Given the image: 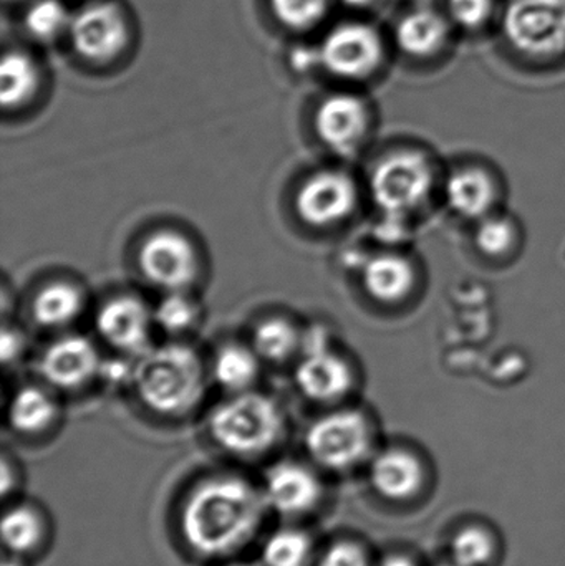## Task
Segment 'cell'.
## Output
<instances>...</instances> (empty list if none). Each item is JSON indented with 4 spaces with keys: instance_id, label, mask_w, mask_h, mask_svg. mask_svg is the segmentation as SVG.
<instances>
[{
    "instance_id": "obj_1",
    "label": "cell",
    "mask_w": 565,
    "mask_h": 566,
    "mask_svg": "<svg viewBox=\"0 0 565 566\" xmlns=\"http://www.w3.org/2000/svg\"><path fill=\"white\" fill-rule=\"evenodd\" d=\"M269 511L264 492L248 479L209 475L182 502V538L202 558H224L241 552L261 531Z\"/></svg>"
},
{
    "instance_id": "obj_2",
    "label": "cell",
    "mask_w": 565,
    "mask_h": 566,
    "mask_svg": "<svg viewBox=\"0 0 565 566\" xmlns=\"http://www.w3.org/2000/svg\"><path fill=\"white\" fill-rule=\"evenodd\" d=\"M209 385L208 361L186 339H166L133 358L129 388L159 418L191 415L205 401Z\"/></svg>"
},
{
    "instance_id": "obj_3",
    "label": "cell",
    "mask_w": 565,
    "mask_h": 566,
    "mask_svg": "<svg viewBox=\"0 0 565 566\" xmlns=\"http://www.w3.org/2000/svg\"><path fill=\"white\" fill-rule=\"evenodd\" d=\"M208 431L228 454L261 458L281 444L287 431V418L278 399L251 389L226 395L209 412Z\"/></svg>"
},
{
    "instance_id": "obj_4",
    "label": "cell",
    "mask_w": 565,
    "mask_h": 566,
    "mask_svg": "<svg viewBox=\"0 0 565 566\" xmlns=\"http://www.w3.org/2000/svg\"><path fill=\"white\" fill-rule=\"evenodd\" d=\"M66 43L93 69H109L133 49L135 23L122 0H85L73 10Z\"/></svg>"
},
{
    "instance_id": "obj_5",
    "label": "cell",
    "mask_w": 565,
    "mask_h": 566,
    "mask_svg": "<svg viewBox=\"0 0 565 566\" xmlns=\"http://www.w3.org/2000/svg\"><path fill=\"white\" fill-rule=\"evenodd\" d=\"M292 365L295 388L315 405L341 406L357 388V369L325 323L305 326L301 355Z\"/></svg>"
},
{
    "instance_id": "obj_6",
    "label": "cell",
    "mask_w": 565,
    "mask_h": 566,
    "mask_svg": "<svg viewBox=\"0 0 565 566\" xmlns=\"http://www.w3.org/2000/svg\"><path fill=\"white\" fill-rule=\"evenodd\" d=\"M304 442L315 464L350 471L374 458L375 428L362 409L335 406L311 422Z\"/></svg>"
},
{
    "instance_id": "obj_7",
    "label": "cell",
    "mask_w": 565,
    "mask_h": 566,
    "mask_svg": "<svg viewBox=\"0 0 565 566\" xmlns=\"http://www.w3.org/2000/svg\"><path fill=\"white\" fill-rule=\"evenodd\" d=\"M437 186L433 161L421 149H398L370 172V195L381 214L410 219L430 201Z\"/></svg>"
},
{
    "instance_id": "obj_8",
    "label": "cell",
    "mask_w": 565,
    "mask_h": 566,
    "mask_svg": "<svg viewBox=\"0 0 565 566\" xmlns=\"http://www.w3.org/2000/svg\"><path fill=\"white\" fill-rule=\"evenodd\" d=\"M322 72L347 83H362L380 72L387 56L384 35L365 20L335 23L317 43Z\"/></svg>"
},
{
    "instance_id": "obj_9",
    "label": "cell",
    "mask_w": 565,
    "mask_h": 566,
    "mask_svg": "<svg viewBox=\"0 0 565 566\" xmlns=\"http://www.w3.org/2000/svg\"><path fill=\"white\" fill-rule=\"evenodd\" d=\"M136 268L159 292L196 290L202 274L201 254L196 242L178 229L149 232L136 251Z\"/></svg>"
},
{
    "instance_id": "obj_10",
    "label": "cell",
    "mask_w": 565,
    "mask_h": 566,
    "mask_svg": "<svg viewBox=\"0 0 565 566\" xmlns=\"http://www.w3.org/2000/svg\"><path fill=\"white\" fill-rule=\"evenodd\" d=\"M360 206L357 179L342 168H322L302 179L294 192V212L317 231L341 228Z\"/></svg>"
},
{
    "instance_id": "obj_11",
    "label": "cell",
    "mask_w": 565,
    "mask_h": 566,
    "mask_svg": "<svg viewBox=\"0 0 565 566\" xmlns=\"http://www.w3.org/2000/svg\"><path fill=\"white\" fill-rule=\"evenodd\" d=\"M508 43L536 60L565 53V0H508L503 13Z\"/></svg>"
},
{
    "instance_id": "obj_12",
    "label": "cell",
    "mask_w": 565,
    "mask_h": 566,
    "mask_svg": "<svg viewBox=\"0 0 565 566\" xmlns=\"http://www.w3.org/2000/svg\"><path fill=\"white\" fill-rule=\"evenodd\" d=\"M106 358L98 343L76 332L56 333L36 358L40 381L56 392H79L102 381Z\"/></svg>"
},
{
    "instance_id": "obj_13",
    "label": "cell",
    "mask_w": 565,
    "mask_h": 566,
    "mask_svg": "<svg viewBox=\"0 0 565 566\" xmlns=\"http://www.w3.org/2000/svg\"><path fill=\"white\" fill-rule=\"evenodd\" d=\"M374 126V109L365 96L348 90L332 92L314 112V132L324 148L342 158L357 155Z\"/></svg>"
},
{
    "instance_id": "obj_14",
    "label": "cell",
    "mask_w": 565,
    "mask_h": 566,
    "mask_svg": "<svg viewBox=\"0 0 565 566\" xmlns=\"http://www.w3.org/2000/svg\"><path fill=\"white\" fill-rule=\"evenodd\" d=\"M93 326L100 342L116 355L136 358L155 345L153 306L135 293H118L106 298L95 310Z\"/></svg>"
},
{
    "instance_id": "obj_15",
    "label": "cell",
    "mask_w": 565,
    "mask_h": 566,
    "mask_svg": "<svg viewBox=\"0 0 565 566\" xmlns=\"http://www.w3.org/2000/svg\"><path fill=\"white\" fill-rule=\"evenodd\" d=\"M265 502L284 517H304L321 505L324 488L314 469L302 462L282 461L265 474Z\"/></svg>"
},
{
    "instance_id": "obj_16",
    "label": "cell",
    "mask_w": 565,
    "mask_h": 566,
    "mask_svg": "<svg viewBox=\"0 0 565 566\" xmlns=\"http://www.w3.org/2000/svg\"><path fill=\"white\" fill-rule=\"evenodd\" d=\"M358 279L365 293L380 305L407 302L417 289L418 269L404 252L381 251L358 262Z\"/></svg>"
},
{
    "instance_id": "obj_17",
    "label": "cell",
    "mask_w": 565,
    "mask_h": 566,
    "mask_svg": "<svg viewBox=\"0 0 565 566\" xmlns=\"http://www.w3.org/2000/svg\"><path fill=\"white\" fill-rule=\"evenodd\" d=\"M88 295L76 281L53 279L42 283L30 298L29 313L33 325L45 332H70L73 325L85 315Z\"/></svg>"
},
{
    "instance_id": "obj_18",
    "label": "cell",
    "mask_w": 565,
    "mask_h": 566,
    "mask_svg": "<svg viewBox=\"0 0 565 566\" xmlns=\"http://www.w3.org/2000/svg\"><path fill=\"white\" fill-rule=\"evenodd\" d=\"M46 85V70L35 53L20 46L6 50L0 65L3 113H22L35 105Z\"/></svg>"
},
{
    "instance_id": "obj_19",
    "label": "cell",
    "mask_w": 565,
    "mask_h": 566,
    "mask_svg": "<svg viewBox=\"0 0 565 566\" xmlns=\"http://www.w3.org/2000/svg\"><path fill=\"white\" fill-rule=\"evenodd\" d=\"M370 482L375 492L387 501H411L423 491V462L408 449H385L370 459Z\"/></svg>"
},
{
    "instance_id": "obj_20",
    "label": "cell",
    "mask_w": 565,
    "mask_h": 566,
    "mask_svg": "<svg viewBox=\"0 0 565 566\" xmlns=\"http://www.w3.org/2000/svg\"><path fill=\"white\" fill-rule=\"evenodd\" d=\"M60 418V392L43 381L19 386L7 405V421L17 434H45L59 424Z\"/></svg>"
},
{
    "instance_id": "obj_21",
    "label": "cell",
    "mask_w": 565,
    "mask_h": 566,
    "mask_svg": "<svg viewBox=\"0 0 565 566\" xmlns=\"http://www.w3.org/2000/svg\"><path fill=\"white\" fill-rule=\"evenodd\" d=\"M450 17L430 6H420L400 17L395 27V42L405 55L433 59L440 55L451 39Z\"/></svg>"
},
{
    "instance_id": "obj_22",
    "label": "cell",
    "mask_w": 565,
    "mask_h": 566,
    "mask_svg": "<svg viewBox=\"0 0 565 566\" xmlns=\"http://www.w3.org/2000/svg\"><path fill=\"white\" fill-rule=\"evenodd\" d=\"M444 199L453 214L478 221L496 212L500 188L486 169L468 166L457 169L444 182Z\"/></svg>"
},
{
    "instance_id": "obj_23",
    "label": "cell",
    "mask_w": 565,
    "mask_h": 566,
    "mask_svg": "<svg viewBox=\"0 0 565 566\" xmlns=\"http://www.w3.org/2000/svg\"><path fill=\"white\" fill-rule=\"evenodd\" d=\"M264 365L249 342L222 343L208 361L211 382L226 391V395L255 389Z\"/></svg>"
},
{
    "instance_id": "obj_24",
    "label": "cell",
    "mask_w": 565,
    "mask_h": 566,
    "mask_svg": "<svg viewBox=\"0 0 565 566\" xmlns=\"http://www.w3.org/2000/svg\"><path fill=\"white\" fill-rule=\"evenodd\" d=\"M305 325L291 316L268 315L255 323L249 343L254 346L262 361L269 365L294 363L301 355Z\"/></svg>"
},
{
    "instance_id": "obj_25",
    "label": "cell",
    "mask_w": 565,
    "mask_h": 566,
    "mask_svg": "<svg viewBox=\"0 0 565 566\" xmlns=\"http://www.w3.org/2000/svg\"><path fill=\"white\" fill-rule=\"evenodd\" d=\"M156 329L168 339H186L198 332L206 318L205 303L195 290L165 292L153 305Z\"/></svg>"
},
{
    "instance_id": "obj_26",
    "label": "cell",
    "mask_w": 565,
    "mask_h": 566,
    "mask_svg": "<svg viewBox=\"0 0 565 566\" xmlns=\"http://www.w3.org/2000/svg\"><path fill=\"white\" fill-rule=\"evenodd\" d=\"M73 10L63 0H29L23 10L22 27L30 39L39 43L66 40Z\"/></svg>"
},
{
    "instance_id": "obj_27",
    "label": "cell",
    "mask_w": 565,
    "mask_h": 566,
    "mask_svg": "<svg viewBox=\"0 0 565 566\" xmlns=\"http://www.w3.org/2000/svg\"><path fill=\"white\" fill-rule=\"evenodd\" d=\"M45 538V522L36 509L13 505L2 517V542L12 555L36 551Z\"/></svg>"
},
{
    "instance_id": "obj_28",
    "label": "cell",
    "mask_w": 565,
    "mask_h": 566,
    "mask_svg": "<svg viewBox=\"0 0 565 566\" xmlns=\"http://www.w3.org/2000/svg\"><path fill=\"white\" fill-rule=\"evenodd\" d=\"M335 0H268L275 22L292 33H308L322 25Z\"/></svg>"
},
{
    "instance_id": "obj_29",
    "label": "cell",
    "mask_w": 565,
    "mask_h": 566,
    "mask_svg": "<svg viewBox=\"0 0 565 566\" xmlns=\"http://www.w3.org/2000/svg\"><path fill=\"white\" fill-rule=\"evenodd\" d=\"M314 545L311 537L299 528H281L269 535L262 547L264 566H311Z\"/></svg>"
},
{
    "instance_id": "obj_30",
    "label": "cell",
    "mask_w": 565,
    "mask_h": 566,
    "mask_svg": "<svg viewBox=\"0 0 565 566\" xmlns=\"http://www.w3.org/2000/svg\"><path fill=\"white\" fill-rule=\"evenodd\" d=\"M496 552V538L480 525H468L451 538V562L460 566H490Z\"/></svg>"
},
{
    "instance_id": "obj_31",
    "label": "cell",
    "mask_w": 565,
    "mask_h": 566,
    "mask_svg": "<svg viewBox=\"0 0 565 566\" xmlns=\"http://www.w3.org/2000/svg\"><path fill=\"white\" fill-rule=\"evenodd\" d=\"M474 241H477V248L481 254L490 255V258H503L516 249L517 241H520V229L513 219L493 212L488 218L481 219Z\"/></svg>"
},
{
    "instance_id": "obj_32",
    "label": "cell",
    "mask_w": 565,
    "mask_h": 566,
    "mask_svg": "<svg viewBox=\"0 0 565 566\" xmlns=\"http://www.w3.org/2000/svg\"><path fill=\"white\" fill-rule=\"evenodd\" d=\"M496 9V0H448V17L453 25L467 30L483 29Z\"/></svg>"
},
{
    "instance_id": "obj_33",
    "label": "cell",
    "mask_w": 565,
    "mask_h": 566,
    "mask_svg": "<svg viewBox=\"0 0 565 566\" xmlns=\"http://www.w3.org/2000/svg\"><path fill=\"white\" fill-rule=\"evenodd\" d=\"M2 365L6 369H13L25 359L27 352H29V335L25 329L20 328L19 325L13 323H3L2 339Z\"/></svg>"
},
{
    "instance_id": "obj_34",
    "label": "cell",
    "mask_w": 565,
    "mask_h": 566,
    "mask_svg": "<svg viewBox=\"0 0 565 566\" xmlns=\"http://www.w3.org/2000/svg\"><path fill=\"white\" fill-rule=\"evenodd\" d=\"M317 566H372L367 551L357 542L341 541L322 554Z\"/></svg>"
},
{
    "instance_id": "obj_35",
    "label": "cell",
    "mask_w": 565,
    "mask_h": 566,
    "mask_svg": "<svg viewBox=\"0 0 565 566\" xmlns=\"http://www.w3.org/2000/svg\"><path fill=\"white\" fill-rule=\"evenodd\" d=\"M289 63L294 72L308 75V73L321 70V60H318L317 45H299L291 50Z\"/></svg>"
},
{
    "instance_id": "obj_36",
    "label": "cell",
    "mask_w": 565,
    "mask_h": 566,
    "mask_svg": "<svg viewBox=\"0 0 565 566\" xmlns=\"http://www.w3.org/2000/svg\"><path fill=\"white\" fill-rule=\"evenodd\" d=\"M377 566H418L415 560H411L407 555H388L387 558L380 562Z\"/></svg>"
},
{
    "instance_id": "obj_37",
    "label": "cell",
    "mask_w": 565,
    "mask_h": 566,
    "mask_svg": "<svg viewBox=\"0 0 565 566\" xmlns=\"http://www.w3.org/2000/svg\"><path fill=\"white\" fill-rule=\"evenodd\" d=\"M335 2H341L342 6L348 7L352 10H367L377 6L380 0H335Z\"/></svg>"
},
{
    "instance_id": "obj_38",
    "label": "cell",
    "mask_w": 565,
    "mask_h": 566,
    "mask_svg": "<svg viewBox=\"0 0 565 566\" xmlns=\"http://www.w3.org/2000/svg\"><path fill=\"white\" fill-rule=\"evenodd\" d=\"M2 566H22V564L19 562V555H12V557L2 562Z\"/></svg>"
},
{
    "instance_id": "obj_39",
    "label": "cell",
    "mask_w": 565,
    "mask_h": 566,
    "mask_svg": "<svg viewBox=\"0 0 565 566\" xmlns=\"http://www.w3.org/2000/svg\"><path fill=\"white\" fill-rule=\"evenodd\" d=\"M6 3H22V2H29V0H3Z\"/></svg>"
},
{
    "instance_id": "obj_40",
    "label": "cell",
    "mask_w": 565,
    "mask_h": 566,
    "mask_svg": "<svg viewBox=\"0 0 565 566\" xmlns=\"http://www.w3.org/2000/svg\"><path fill=\"white\" fill-rule=\"evenodd\" d=\"M229 566H258V565H249V564H232Z\"/></svg>"
},
{
    "instance_id": "obj_41",
    "label": "cell",
    "mask_w": 565,
    "mask_h": 566,
    "mask_svg": "<svg viewBox=\"0 0 565 566\" xmlns=\"http://www.w3.org/2000/svg\"><path fill=\"white\" fill-rule=\"evenodd\" d=\"M421 3H423V6H428V2H431V0H420Z\"/></svg>"
},
{
    "instance_id": "obj_42",
    "label": "cell",
    "mask_w": 565,
    "mask_h": 566,
    "mask_svg": "<svg viewBox=\"0 0 565 566\" xmlns=\"http://www.w3.org/2000/svg\"><path fill=\"white\" fill-rule=\"evenodd\" d=\"M440 566H460V565L453 564V562H451V564L440 565Z\"/></svg>"
}]
</instances>
